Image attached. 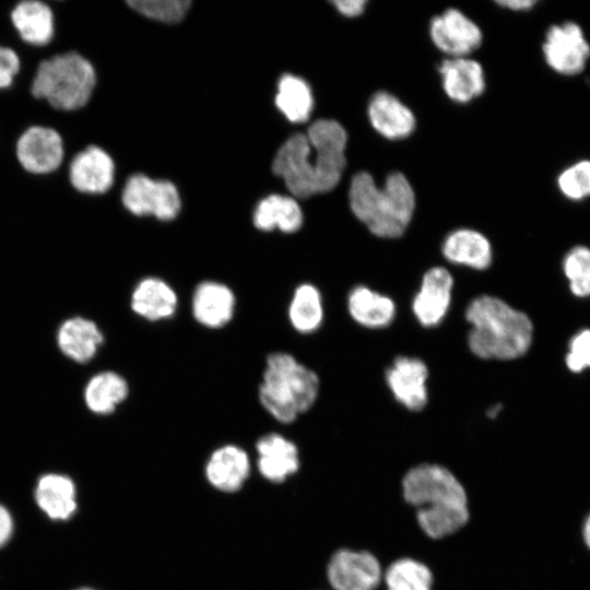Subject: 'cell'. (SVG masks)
Segmentation results:
<instances>
[{
	"instance_id": "6da1fadb",
	"label": "cell",
	"mask_w": 590,
	"mask_h": 590,
	"mask_svg": "<svg viewBox=\"0 0 590 590\" xmlns=\"http://www.w3.org/2000/svg\"><path fill=\"white\" fill-rule=\"evenodd\" d=\"M345 129L333 119H318L307 133L291 135L276 152L272 169L296 198L332 190L346 165Z\"/></svg>"
},
{
	"instance_id": "7a4b0ae2",
	"label": "cell",
	"mask_w": 590,
	"mask_h": 590,
	"mask_svg": "<svg viewBox=\"0 0 590 590\" xmlns=\"http://www.w3.org/2000/svg\"><path fill=\"white\" fill-rule=\"evenodd\" d=\"M404 500L415 508L422 531L434 540L462 529L470 518L467 492L457 476L437 463H421L402 479Z\"/></svg>"
},
{
	"instance_id": "3957f363",
	"label": "cell",
	"mask_w": 590,
	"mask_h": 590,
	"mask_svg": "<svg viewBox=\"0 0 590 590\" xmlns=\"http://www.w3.org/2000/svg\"><path fill=\"white\" fill-rule=\"evenodd\" d=\"M464 317L470 326L469 350L479 358L515 359L531 346L533 324L530 318L499 297L476 296L468 304Z\"/></svg>"
},
{
	"instance_id": "277c9868",
	"label": "cell",
	"mask_w": 590,
	"mask_h": 590,
	"mask_svg": "<svg viewBox=\"0 0 590 590\" xmlns=\"http://www.w3.org/2000/svg\"><path fill=\"white\" fill-rule=\"evenodd\" d=\"M350 208L368 231L381 238H398L406 231L415 209L408 178L393 172L378 187L367 172L355 174L349 189Z\"/></svg>"
},
{
	"instance_id": "5b68a950",
	"label": "cell",
	"mask_w": 590,
	"mask_h": 590,
	"mask_svg": "<svg viewBox=\"0 0 590 590\" xmlns=\"http://www.w3.org/2000/svg\"><path fill=\"white\" fill-rule=\"evenodd\" d=\"M319 390L318 375L294 355L278 351L267 356L258 399L278 422H295L314 406Z\"/></svg>"
},
{
	"instance_id": "8992f818",
	"label": "cell",
	"mask_w": 590,
	"mask_h": 590,
	"mask_svg": "<svg viewBox=\"0 0 590 590\" xmlns=\"http://www.w3.org/2000/svg\"><path fill=\"white\" fill-rule=\"evenodd\" d=\"M96 85V72L78 51H64L42 60L31 82V94L52 108L73 111L84 107Z\"/></svg>"
},
{
	"instance_id": "52a82bcc",
	"label": "cell",
	"mask_w": 590,
	"mask_h": 590,
	"mask_svg": "<svg viewBox=\"0 0 590 590\" xmlns=\"http://www.w3.org/2000/svg\"><path fill=\"white\" fill-rule=\"evenodd\" d=\"M542 54L552 71L562 76H576L590 60V42L577 22L564 21L547 28Z\"/></svg>"
},
{
	"instance_id": "ba28073f",
	"label": "cell",
	"mask_w": 590,
	"mask_h": 590,
	"mask_svg": "<svg viewBox=\"0 0 590 590\" xmlns=\"http://www.w3.org/2000/svg\"><path fill=\"white\" fill-rule=\"evenodd\" d=\"M122 203L134 215H153L162 221L175 219L180 211V198L170 181L153 180L141 174L127 180Z\"/></svg>"
},
{
	"instance_id": "9c48e42d",
	"label": "cell",
	"mask_w": 590,
	"mask_h": 590,
	"mask_svg": "<svg viewBox=\"0 0 590 590\" xmlns=\"http://www.w3.org/2000/svg\"><path fill=\"white\" fill-rule=\"evenodd\" d=\"M20 166L32 175H47L57 170L64 158V143L52 127L33 125L26 128L15 143Z\"/></svg>"
},
{
	"instance_id": "30bf717a",
	"label": "cell",
	"mask_w": 590,
	"mask_h": 590,
	"mask_svg": "<svg viewBox=\"0 0 590 590\" xmlns=\"http://www.w3.org/2000/svg\"><path fill=\"white\" fill-rule=\"evenodd\" d=\"M327 578L334 590H376L384 571L370 552L341 548L328 563Z\"/></svg>"
},
{
	"instance_id": "8fae6325",
	"label": "cell",
	"mask_w": 590,
	"mask_h": 590,
	"mask_svg": "<svg viewBox=\"0 0 590 590\" xmlns=\"http://www.w3.org/2000/svg\"><path fill=\"white\" fill-rule=\"evenodd\" d=\"M453 276L444 267L428 269L411 304L417 322L425 328H434L446 318L453 291Z\"/></svg>"
},
{
	"instance_id": "7c38bea8",
	"label": "cell",
	"mask_w": 590,
	"mask_h": 590,
	"mask_svg": "<svg viewBox=\"0 0 590 590\" xmlns=\"http://www.w3.org/2000/svg\"><path fill=\"white\" fill-rule=\"evenodd\" d=\"M394 400L409 411H421L428 402V368L418 357L398 356L385 371Z\"/></svg>"
},
{
	"instance_id": "4fadbf2b",
	"label": "cell",
	"mask_w": 590,
	"mask_h": 590,
	"mask_svg": "<svg viewBox=\"0 0 590 590\" xmlns=\"http://www.w3.org/2000/svg\"><path fill=\"white\" fill-rule=\"evenodd\" d=\"M429 34L435 46L452 57H464L482 43L479 26L453 8L432 20Z\"/></svg>"
},
{
	"instance_id": "5bb4252c",
	"label": "cell",
	"mask_w": 590,
	"mask_h": 590,
	"mask_svg": "<svg viewBox=\"0 0 590 590\" xmlns=\"http://www.w3.org/2000/svg\"><path fill=\"white\" fill-rule=\"evenodd\" d=\"M236 309V295L225 283L205 280L200 282L191 296V312L194 320L206 329L227 326Z\"/></svg>"
},
{
	"instance_id": "9a60e30c",
	"label": "cell",
	"mask_w": 590,
	"mask_h": 590,
	"mask_svg": "<svg viewBox=\"0 0 590 590\" xmlns=\"http://www.w3.org/2000/svg\"><path fill=\"white\" fill-rule=\"evenodd\" d=\"M69 181L79 192L104 193L114 182L115 164L99 146L88 145L69 163Z\"/></svg>"
},
{
	"instance_id": "2e32d148",
	"label": "cell",
	"mask_w": 590,
	"mask_h": 590,
	"mask_svg": "<svg viewBox=\"0 0 590 590\" xmlns=\"http://www.w3.org/2000/svg\"><path fill=\"white\" fill-rule=\"evenodd\" d=\"M130 306L137 316L146 321H164L176 314L178 295L167 281L149 275L141 279L133 287Z\"/></svg>"
},
{
	"instance_id": "e0dca14e",
	"label": "cell",
	"mask_w": 590,
	"mask_h": 590,
	"mask_svg": "<svg viewBox=\"0 0 590 590\" xmlns=\"http://www.w3.org/2000/svg\"><path fill=\"white\" fill-rule=\"evenodd\" d=\"M257 465L260 474L272 482H283L299 468L297 446L279 433L261 436L257 444Z\"/></svg>"
},
{
	"instance_id": "ac0fdd59",
	"label": "cell",
	"mask_w": 590,
	"mask_h": 590,
	"mask_svg": "<svg viewBox=\"0 0 590 590\" xmlns=\"http://www.w3.org/2000/svg\"><path fill=\"white\" fill-rule=\"evenodd\" d=\"M368 118L373 128L390 140L409 137L416 125L412 110L385 91L377 92L370 98Z\"/></svg>"
},
{
	"instance_id": "d6986e66",
	"label": "cell",
	"mask_w": 590,
	"mask_h": 590,
	"mask_svg": "<svg viewBox=\"0 0 590 590\" xmlns=\"http://www.w3.org/2000/svg\"><path fill=\"white\" fill-rule=\"evenodd\" d=\"M441 253L452 264L477 271L489 268L493 260L487 237L471 228H459L448 234L441 245Z\"/></svg>"
},
{
	"instance_id": "ffe728a7",
	"label": "cell",
	"mask_w": 590,
	"mask_h": 590,
	"mask_svg": "<svg viewBox=\"0 0 590 590\" xmlns=\"http://www.w3.org/2000/svg\"><path fill=\"white\" fill-rule=\"evenodd\" d=\"M346 307L351 318L367 329H384L397 315L396 303L390 296L361 284L349 292Z\"/></svg>"
},
{
	"instance_id": "44dd1931",
	"label": "cell",
	"mask_w": 590,
	"mask_h": 590,
	"mask_svg": "<svg viewBox=\"0 0 590 590\" xmlns=\"http://www.w3.org/2000/svg\"><path fill=\"white\" fill-rule=\"evenodd\" d=\"M439 73L446 94L457 103H468L485 88L483 69L475 60L465 57L446 59L439 66Z\"/></svg>"
},
{
	"instance_id": "7402d4cb",
	"label": "cell",
	"mask_w": 590,
	"mask_h": 590,
	"mask_svg": "<svg viewBox=\"0 0 590 590\" xmlns=\"http://www.w3.org/2000/svg\"><path fill=\"white\" fill-rule=\"evenodd\" d=\"M249 471V457L236 445H224L215 449L205 465L208 481L223 492L238 491L247 480Z\"/></svg>"
},
{
	"instance_id": "603a6c76",
	"label": "cell",
	"mask_w": 590,
	"mask_h": 590,
	"mask_svg": "<svg viewBox=\"0 0 590 590\" xmlns=\"http://www.w3.org/2000/svg\"><path fill=\"white\" fill-rule=\"evenodd\" d=\"M13 27L21 39L35 46H44L55 35V15L51 7L40 0L17 2L10 13Z\"/></svg>"
},
{
	"instance_id": "cb8c5ba5",
	"label": "cell",
	"mask_w": 590,
	"mask_h": 590,
	"mask_svg": "<svg viewBox=\"0 0 590 590\" xmlns=\"http://www.w3.org/2000/svg\"><path fill=\"white\" fill-rule=\"evenodd\" d=\"M57 340L68 357L78 363H86L95 356L104 342V335L94 321L74 317L61 324Z\"/></svg>"
},
{
	"instance_id": "d4e9b609",
	"label": "cell",
	"mask_w": 590,
	"mask_h": 590,
	"mask_svg": "<svg viewBox=\"0 0 590 590\" xmlns=\"http://www.w3.org/2000/svg\"><path fill=\"white\" fill-rule=\"evenodd\" d=\"M39 508L54 520H67L76 509L73 482L61 474H46L38 481L35 492Z\"/></svg>"
},
{
	"instance_id": "484cf974",
	"label": "cell",
	"mask_w": 590,
	"mask_h": 590,
	"mask_svg": "<svg viewBox=\"0 0 590 590\" xmlns=\"http://www.w3.org/2000/svg\"><path fill=\"white\" fill-rule=\"evenodd\" d=\"M303 212L291 197L271 194L259 202L253 214L255 226L263 232L275 228L283 233L297 232L303 225Z\"/></svg>"
},
{
	"instance_id": "4316f807",
	"label": "cell",
	"mask_w": 590,
	"mask_h": 590,
	"mask_svg": "<svg viewBox=\"0 0 590 590\" xmlns=\"http://www.w3.org/2000/svg\"><path fill=\"white\" fill-rule=\"evenodd\" d=\"M287 317L292 328L302 334L316 332L323 322V299L319 288L311 283H302L294 288Z\"/></svg>"
},
{
	"instance_id": "83f0119b",
	"label": "cell",
	"mask_w": 590,
	"mask_h": 590,
	"mask_svg": "<svg viewBox=\"0 0 590 590\" xmlns=\"http://www.w3.org/2000/svg\"><path fill=\"white\" fill-rule=\"evenodd\" d=\"M129 396V384L120 374L107 370L94 375L84 390L87 408L96 414L116 411Z\"/></svg>"
},
{
	"instance_id": "f1b7e54d",
	"label": "cell",
	"mask_w": 590,
	"mask_h": 590,
	"mask_svg": "<svg viewBox=\"0 0 590 590\" xmlns=\"http://www.w3.org/2000/svg\"><path fill=\"white\" fill-rule=\"evenodd\" d=\"M275 104L290 121L304 122L314 108L310 86L298 76L285 74L279 81Z\"/></svg>"
},
{
	"instance_id": "f546056e",
	"label": "cell",
	"mask_w": 590,
	"mask_h": 590,
	"mask_svg": "<svg viewBox=\"0 0 590 590\" xmlns=\"http://www.w3.org/2000/svg\"><path fill=\"white\" fill-rule=\"evenodd\" d=\"M382 579L387 590H432L434 578L427 565L403 557L387 567Z\"/></svg>"
},
{
	"instance_id": "4dcf8cb0",
	"label": "cell",
	"mask_w": 590,
	"mask_h": 590,
	"mask_svg": "<svg viewBox=\"0 0 590 590\" xmlns=\"http://www.w3.org/2000/svg\"><path fill=\"white\" fill-rule=\"evenodd\" d=\"M559 193L567 200L590 199V158H582L563 168L556 177Z\"/></svg>"
},
{
	"instance_id": "1f68e13d",
	"label": "cell",
	"mask_w": 590,
	"mask_h": 590,
	"mask_svg": "<svg viewBox=\"0 0 590 590\" xmlns=\"http://www.w3.org/2000/svg\"><path fill=\"white\" fill-rule=\"evenodd\" d=\"M565 275L569 280L571 292L579 297L590 295V248L576 246L563 261Z\"/></svg>"
},
{
	"instance_id": "d6a6232c",
	"label": "cell",
	"mask_w": 590,
	"mask_h": 590,
	"mask_svg": "<svg viewBox=\"0 0 590 590\" xmlns=\"http://www.w3.org/2000/svg\"><path fill=\"white\" fill-rule=\"evenodd\" d=\"M127 3L137 12L166 23L181 21L191 5L189 0H129Z\"/></svg>"
},
{
	"instance_id": "836d02e7",
	"label": "cell",
	"mask_w": 590,
	"mask_h": 590,
	"mask_svg": "<svg viewBox=\"0 0 590 590\" xmlns=\"http://www.w3.org/2000/svg\"><path fill=\"white\" fill-rule=\"evenodd\" d=\"M567 367L579 373L590 367V330H583L576 334L569 344V353L566 356Z\"/></svg>"
},
{
	"instance_id": "e575fe53",
	"label": "cell",
	"mask_w": 590,
	"mask_h": 590,
	"mask_svg": "<svg viewBox=\"0 0 590 590\" xmlns=\"http://www.w3.org/2000/svg\"><path fill=\"white\" fill-rule=\"evenodd\" d=\"M20 69L17 52L11 47L0 45V88L11 86Z\"/></svg>"
},
{
	"instance_id": "d590c367",
	"label": "cell",
	"mask_w": 590,
	"mask_h": 590,
	"mask_svg": "<svg viewBox=\"0 0 590 590\" xmlns=\"http://www.w3.org/2000/svg\"><path fill=\"white\" fill-rule=\"evenodd\" d=\"M337 10L347 17H355L361 15L365 5L367 4L366 0H337L332 2Z\"/></svg>"
},
{
	"instance_id": "8d00e7d4",
	"label": "cell",
	"mask_w": 590,
	"mask_h": 590,
	"mask_svg": "<svg viewBox=\"0 0 590 590\" xmlns=\"http://www.w3.org/2000/svg\"><path fill=\"white\" fill-rule=\"evenodd\" d=\"M13 531V521L10 512L0 505V547L10 539Z\"/></svg>"
},
{
	"instance_id": "74e56055",
	"label": "cell",
	"mask_w": 590,
	"mask_h": 590,
	"mask_svg": "<svg viewBox=\"0 0 590 590\" xmlns=\"http://www.w3.org/2000/svg\"><path fill=\"white\" fill-rule=\"evenodd\" d=\"M496 3L511 11H527V10L532 9L538 3V1L535 0H500V1H496Z\"/></svg>"
},
{
	"instance_id": "f35d334b",
	"label": "cell",
	"mask_w": 590,
	"mask_h": 590,
	"mask_svg": "<svg viewBox=\"0 0 590 590\" xmlns=\"http://www.w3.org/2000/svg\"><path fill=\"white\" fill-rule=\"evenodd\" d=\"M502 409H503V405L500 403H496V404L492 405L491 408H488L486 410L487 417H489V418L497 417L498 414L500 413Z\"/></svg>"
},
{
	"instance_id": "ab89813d",
	"label": "cell",
	"mask_w": 590,
	"mask_h": 590,
	"mask_svg": "<svg viewBox=\"0 0 590 590\" xmlns=\"http://www.w3.org/2000/svg\"><path fill=\"white\" fill-rule=\"evenodd\" d=\"M583 536L587 545L590 547V517L587 519L583 528Z\"/></svg>"
},
{
	"instance_id": "60d3db41",
	"label": "cell",
	"mask_w": 590,
	"mask_h": 590,
	"mask_svg": "<svg viewBox=\"0 0 590 590\" xmlns=\"http://www.w3.org/2000/svg\"><path fill=\"white\" fill-rule=\"evenodd\" d=\"M78 590H93V589L82 588V589H78Z\"/></svg>"
}]
</instances>
